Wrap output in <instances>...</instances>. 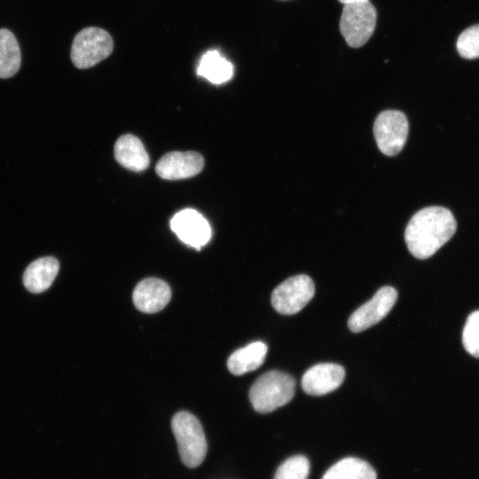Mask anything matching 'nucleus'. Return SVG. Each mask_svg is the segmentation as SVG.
I'll return each mask as SVG.
<instances>
[{
	"label": "nucleus",
	"instance_id": "nucleus-9",
	"mask_svg": "<svg viewBox=\"0 0 479 479\" xmlns=\"http://www.w3.org/2000/svg\"><path fill=\"white\" fill-rule=\"evenodd\" d=\"M170 228L182 242L196 249L205 246L212 234L208 222L192 208L177 212L170 220Z\"/></svg>",
	"mask_w": 479,
	"mask_h": 479
},
{
	"label": "nucleus",
	"instance_id": "nucleus-14",
	"mask_svg": "<svg viewBox=\"0 0 479 479\" xmlns=\"http://www.w3.org/2000/svg\"><path fill=\"white\" fill-rule=\"evenodd\" d=\"M114 156L122 167L133 171L145 170L150 161L142 142L130 134L123 135L117 139Z\"/></svg>",
	"mask_w": 479,
	"mask_h": 479
},
{
	"label": "nucleus",
	"instance_id": "nucleus-10",
	"mask_svg": "<svg viewBox=\"0 0 479 479\" xmlns=\"http://www.w3.org/2000/svg\"><path fill=\"white\" fill-rule=\"evenodd\" d=\"M345 378L344 368L334 363H321L308 369L302 378V388L311 396H322L338 389Z\"/></svg>",
	"mask_w": 479,
	"mask_h": 479
},
{
	"label": "nucleus",
	"instance_id": "nucleus-8",
	"mask_svg": "<svg viewBox=\"0 0 479 479\" xmlns=\"http://www.w3.org/2000/svg\"><path fill=\"white\" fill-rule=\"evenodd\" d=\"M397 300V290L389 286L382 287L374 295L357 308L349 317L348 326L350 331L359 333L383 319Z\"/></svg>",
	"mask_w": 479,
	"mask_h": 479
},
{
	"label": "nucleus",
	"instance_id": "nucleus-12",
	"mask_svg": "<svg viewBox=\"0 0 479 479\" xmlns=\"http://www.w3.org/2000/svg\"><path fill=\"white\" fill-rule=\"evenodd\" d=\"M171 291L169 285L155 278L140 281L132 294L136 308L145 313H154L162 310L169 302Z\"/></svg>",
	"mask_w": 479,
	"mask_h": 479
},
{
	"label": "nucleus",
	"instance_id": "nucleus-17",
	"mask_svg": "<svg viewBox=\"0 0 479 479\" xmlns=\"http://www.w3.org/2000/svg\"><path fill=\"white\" fill-rule=\"evenodd\" d=\"M20 64V48L15 35L9 29L0 28V78L13 76Z\"/></svg>",
	"mask_w": 479,
	"mask_h": 479
},
{
	"label": "nucleus",
	"instance_id": "nucleus-5",
	"mask_svg": "<svg viewBox=\"0 0 479 479\" xmlns=\"http://www.w3.org/2000/svg\"><path fill=\"white\" fill-rule=\"evenodd\" d=\"M376 19V10L369 1L344 4L340 31L347 44L352 48L363 46L373 34Z\"/></svg>",
	"mask_w": 479,
	"mask_h": 479
},
{
	"label": "nucleus",
	"instance_id": "nucleus-1",
	"mask_svg": "<svg viewBox=\"0 0 479 479\" xmlns=\"http://www.w3.org/2000/svg\"><path fill=\"white\" fill-rule=\"evenodd\" d=\"M456 220L452 212L443 207L431 206L415 213L404 232L410 253L419 259L433 255L455 233Z\"/></svg>",
	"mask_w": 479,
	"mask_h": 479
},
{
	"label": "nucleus",
	"instance_id": "nucleus-20",
	"mask_svg": "<svg viewBox=\"0 0 479 479\" xmlns=\"http://www.w3.org/2000/svg\"><path fill=\"white\" fill-rule=\"evenodd\" d=\"M456 47L464 59L479 58V24L465 29L459 36Z\"/></svg>",
	"mask_w": 479,
	"mask_h": 479
},
{
	"label": "nucleus",
	"instance_id": "nucleus-4",
	"mask_svg": "<svg viewBox=\"0 0 479 479\" xmlns=\"http://www.w3.org/2000/svg\"><path fill=\"white\" fill-rule=\"evenodd\" d=\"M114 41L106 30L89 27L74 38L71 60L80 69L89 68L106 59L113 51Z\"/></svg>",
	"mask_w": 479,
	"mask_h": 479
},
{
	"label": "nucleus",
	"instance_id": "nucleus-6",
	"mask_svg": "<svg viewBox=\"0 0 479 479\" xmlns=\"http://www.w3.org/2000/svg\"><path fill=\"white\" fill-rule=\"evenodd\" d=\"M315 287L307 275L293 276L279 284L271 294V304L283 315H293L302 310L313 298Z\"/></svg>",
	"mask_w": 479,
	"mask_h": 479
},
{
	"label": "nucleus",
	"instance_id": "nucleus-2",
	"mask_svg": "<svg viewBox=\"0 0 479 479\" xmlns=\"http://www.w3.org/2000/svg\"><path fill=\"white\" fill-rule=\"evenodd\" d=\"M295 391L294 379L283 372L270 371L252 385L249 399L255 411L271 412L292 400Z\"/></svg>",
	"mask_w": 479,
	"mask_h": 479
},
{
	"label": "nucleus",
	"instance_id": "nucleus-7",
	"mask_svg": "<svg viewBox=\"0 0 479 479\" xmlns=\"http://www.w3.org/2000/svg\"><path fill=\"white\" fill-rule=\"evenodd\" d=\"M409 124L405 114L397 110H386L379 114L373 133L377 145L388 156L397 154L405 145Z\"/></svg>",
	"mask_w": 479,
	"mask_h": 479
},
{
	"label": "nucleus",
	"instance_id": "nucleus-22",
	"mask_svg": "<svg viewBox=\"0 0 479 479\" xmlns=\"http://www.w3.org/2000/svg\"><path fill=\"white\" fill-rule=\"evenodd\" d=\"M338 1L343 4H352V3H358V2H365L369 0H338Z\"/></svg>",
	"mask_w": 479,
	"mask_h": 479
},
{
	"label": "nucleus",
	"instance_id": "nucleus-16",
	"mask_svg": "<svg viewBox=\"0 0 479 479\" xmlns=\"http://www.w3.org/2000/svg\"><path fill=\"white\" fill-rule=\"evenodd\" d=\"M233 65L218 51H207L200 59L197 74L214 84H222L232 79Z\"/></svg>",
	"mask_w": 479,
	"mask_h": 479
},
{
	"label": "nucleus",
	"instance_id": "nucleus-18",
	"mask_svg": "<svg viewBox=\"0 0 479 479\" xmlns=\"http://www.w3.org/2000/svg\"><path fill=\"white\" fill-rule=\"evenodd\" d=\"M322 479H376V473L365 460L350 457L332 466Z\"/></svg>",
	"mask_w": 479,
	"mask_h": 479
},
{
	"label": "nucleus",
	"instance_id": "nucleus-11",
	"mask_svg": "<svg viewBox=\"0 0 479 479\" xmlns=\"http://www.w3.org/2000/svg\"><path fill=\"white\" fill-rule=\"evenodd\" d=\"M203 166L204 160L196 152H171L160 159L156 172L163 179L178 180L196 176Z\"/></svg>",
	"mask_w": 479,
	"mask_h": 479
},
{
	"label": "nucleus",
	"instance_id": "nucleus-21",
	"mask_svg": "<svg viewBox=\"0 0 479 479\" xmlns=\"http://www.w3.org/2000/svg\"><path fill=\"white\" fill-rule=\"evenodd\" d=\"M462 342L470 355L479 357V310L472 312L467 318Z\"/></svg>",
	"mask_w": 479,
	"mask_h": 479
},
{
	"label": "nucleus",
	"instance_id": "nucleus-19",
	"mask_svg": "<svg viewBox=\"0 0 479 479\" xmlns=\"http://www.w3.org/2000/svg\"><path fill=\"white\" fill-rule=\"evenodd\" d=\"M310 463L301 455L293 456L284 461L278 468L274 479H307Z\"/></svg>",
	"mask_w": 479,
	"mask_h": 479
},
{
	"label": "nucleus",
	"instance_id": "nucleus-13",
	"mask_svg": "<svg viewBox=\"0 0 479 479\" xmlns=\"http://www.w3.org/2000/svg\"><path fill=\"white\" fill-rule=\"evenodd\" d=\"M59 270V263L56 258L52 256L39 258L32 262L25 270L23 284L31 293H42L51 287Z\"/></svg>",
	"mask_w": 479,
	"mask_h": 479
},
{
	"label": "nucleus",
	"instance_id": "nucleus-15",
	"mask_svg": "<svg viewBox=\"0 0 479 479\" xmlns=\"http://www.w3.org/2000/svg\"><path fill=\"white\" fill-rule=\"evenodd\" d=\"M267 345L263 342H253L234 351L227 360L229 371L241 375L259 368L265 359Z\"/></svg>",
	"mask_w": 479,
	"mask_h": 479
},
{
	"label": "nucleus",
	"instance_id": "nucleus-3",
	"mask_svg": "<svg viewBox=\"0 0 479 479\" xmlns=\"http://www.w3.org/2000/svg\"><path fill=\"white\" fill-rule=\"evenodd\" d=\"M178 452L183 463L196 467L207 453V442L199 420L188 412L176 413L171 421Z\"/></svg>",
	"mask_w": 479,
	"mask_h": 479
}]
</instances>
